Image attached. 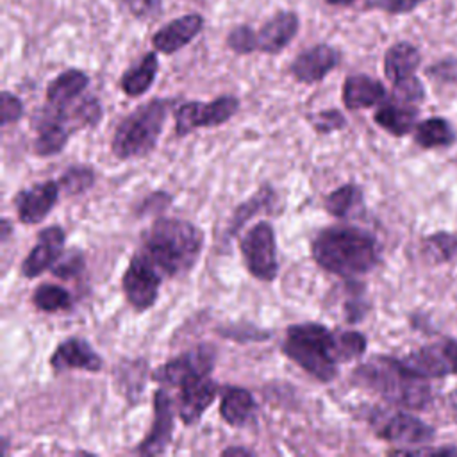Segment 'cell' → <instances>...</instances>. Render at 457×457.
<instances>
[{"mask_svg":"<svg viewBox=\"0 0 457 457\" xmlns=\"http://www.w3.org/2000/svg\"><path fill=\"white\" fill-rule=\"evenodd\" d=\"M255 412V400L252 393L245 387L228 386L221 393L220 416L230 427H245Z\"/></svg>","mask_w":457,"mask_h":457,"instance_id":"603a6c76","label":"cell"},{"mask_svg":"<svg viewBox=\"0 0 457 457\" xmlns=\"http://www.w3.org/2000/svg\"><path fill=\"white\" fill-rule=\"evenodd\" d=\"M393 96L396 102L400 104H412L423 98V86L420 84V80L412 75L409 79H403L400 82L395 84L393 89Z\"/></svg>","mask_w":457,"mask_h":457,"instance_id":"8d00e7d4","label":"cell"},{"mask_svg":"<svg viewBox=\"0 0 457 457\" xmlns=\"http://www.w3.org/2000/svg\"><path fill=\"white\" fill-rule=\"evenodd\" d=\"M50 366L61 373L66 370H84L96 373L104 368V359L93 350V346L80 337H68L57 345L50 355Z\"/></svg>","mask_w":457,"mask_h":457,"instance_id":"2e32d148","label":"cell"},{"mask_svg":"<svg viewBox=\"0 0 457 457\" xmlns=\"http://www.w3.org/2000/svg\"><path fill=\"white\" fill-rule=\"evenodd\" d=\"M171 102L166 98H152L136 107L116 127L111 150L121 159H139L154 152L162 134Z\"/></svg>","mask_w":457,"mask_h":457,"instance_id":"5b68a950","label":"cell"},{"mask_svg":"<svg viewBox=\"0 0 457 457\" xmlns=\"http://www.w3.org/2000/svg\"><path fill=\"white\" fill-rule=\"evenodd\" d=\"M327 4H330V5H350V4H353L355 0H325Z\"/></svg>","mask_w":457,"mask_h":457,"instance_id":"f6af8a7d","label":"cell"},{"mask_svg":"<svg viewBox=\"0 0 457 457\" xmlns=\"http://www.w3.org/2000/svg\"><path fill=\"white\" fill-rule=\"evenodd\" d=\"M173 202V196L166 191H154L148 196H145L141 200V204L137 205L136 212L139 216H148V214H159L162 212L170 204Z\"/></svg>","mask_w":457,"mask_h":457,"instance_id":"f35d334b","label":"cell"},{"mask_svg":"<svg viewBox=\"0 0 457 457\" xmlns=\"http://www.w3.org/2000/svg\"><path fill=\"white\" fill-rule=\"evenodd\" d=\"M162 278L164 277L154 261L139 248L121 277V289L129 305L139 312L154 307Z\"/></svg>","mask_w":457,"mask_h":457,"instance_id":"52a82bcc","label":"cell"},{"mask_svg":"<svg viewBox=\"0 0 457 457\" xmlns=\"http://www.w3.org/2000/svg\"><path fill=\"white\" fill-rule=\"evenodd\" d=\"M418 64H420L418 48L405 41L395 43L393 46L387 48L384 55V73L393 84L412 77Z\"/></svg>","mask_w":457,"mask_h":457,"instance_id":"d4e9b609","label":"cell"},{"mask_svg":"<svg viewBox=\"0 0 457 457\" xmlns=\"http://www.w3.org/2000/svg\"><path fill=\"white\" fill-rule=\"evenodd\" d=\"M96 173L91 166L86 164H75L64 170V173L59 179L61 191L68 196H77L86 193L95 184Z\"/></svg>","mask_w":457,"mask_h":457,"instance_id":"4dcf8cb0","label":"cell"},{"mask_svg":"<svg viewBox=\"0 0 457 457\" xmlns=\"http://www.w3.org/2000/svg\"><path fill=\"white\" fill-rule=\"evenodd\" d=\"M277 202H278V196H277L275 189L270 184H264L262 187H259V191H255L250 198H246L234 209L230 221L227 225L225 236L228 239L234 237L255 214L271 212L273 207L277 205Z\"/></svg>","mask_w":457,"mask_h":457,"instance_id":"7402d4cb","label":"cell"},{"mask_svg":"<svg viewBox=\"0 0 457 457\" xmlns=\"http://www.w3.org/2000/svg\"><path fill=\"white\" fill-rule=\"evenodd\" d=\"M239 111L234 95H221L211 102H184L175 109V134L184 137L196 129L220 127Z\"/></svg>","mask_w":457,"mask_h":457,"instance_id":"ba28073f","label":"cell"},{"mask_svg":"<svg viewBox=\"0 0 457 457\" xmlns=\"http://www.w3.org/2000/svg\"><path fill=\"white\" fill-rule=\"evenodd\" d=\"M371 425L378 437L396 445H423L432 441L434 428L407 412H375Z\"/></svg>","mask_w":457,"mask_h":457,"instance_id":"30bf717a","label":"cell"},{"mask_svg":"<svg viewBox=\"0 0 457 457\" xmlns=\"http://www.w3.org/2000/svg\"><path fill=\"white\" fill-rule=\"evenodd\" d=\"M425 0H370L368 7L370 9H380L391 14H402L416 9L420 4Z\"/></svg>","mask_w":457,"mask_h":457,"instance_id":"ab89813d","label":"cell"},{"mask_svg":"<svg viewBox=\"0 0 457 457\" xmlns=\"http://www.w3.org/2000/svg\"><path fill=\"white\" fill-rule=\"evenodd\" d=\"M175 427V412L173 402L166 389H157L154 393V421L150 432L143 437V441L134 450L141 455H161L166 452L173 439Z\"/></svg>","mask_w":457,"mask_h":457,"instance_id":"7c38bea8","label":"cell"},{"mask_svg":"<svg viewBox=\"0 0 457 457\" xmlns=\"http://www.w3.org/2000/svg\"><path fill=\"white\" fill-rule=\"evenodd\" d=\"M36 137L32 143V152L37 157H52L68 145L73 130L61 120H57L48 109H43L41 114L34 118Z\"/></svg>","mask_w":457,"mask_h":457,"instance_id":"ffe728a7","label":"cell"},{"mask_svg":"<svg viewBox=\"0 0 457 457\" xmlns=\"http://www.w3.org/2000/svg\"><path fill=\"white\" fill-rule=\"evenodd\" d=\"M86 266V259L82 255V252L79 250H68V252H62V255L57 259V262L52 266V273L59 278H73L77 275L82 273Z\"/></svg>","mask_w":457,"mask_h":457,"instance_id":"e575fe53","label":"cell"},{"mask_svg":"<svg viewBox=\"0 0 457 457\" xmlns=\"http://www.w3.org/2000/svg\"><path fill=\"white\" fill-rule=\"evenodd\" d=\"M32 305L41 312H59L71 307L68 289L55 284H39L32 293Z\"/></svg>","mask_w":457,"mask_h":457,"instance_id":"f1b7e54d","label":"cell"},{"mask_svg":"<svg viewBox=\"0 0 457 457\" xmlns=\"http://www.w3.org/2000/svg\"><path fill=\"white\" fill-rule=\"evenodd\" d=\"M0 111H2V121L0 125L5 129L11 123H16L23 116V104L21 100L12 95L11 91H2L0 96Z\"/></svg>","mask_w":457,"mask_h":457,"instance_id":"74e56055","label":"cell"},{"mask_svg":"<svg viewBox=\"0 0 457 457\" xmlns=\"http://www.w3.org/2000/svg\"><path fill=\"white\" fill-rule=\"evenodd\" d=\"M386 96V89L380 80L370 75H350L343 84V104L350 111L368 109L377 105Z\"/></svg>","mask_w":457,"mask_h":457,"instance_id":"44dd1931","label":"cell"},{"mask_svg":"<svg viewBox=\"0 0 457 457\" xmlns=\"http://www.w3.org/2000/svg\"><path fill=\"white\" fill-rule=\"evenodd\" d=\"M89 86V77L77 68L64 70L46 86V100L50 105H68L75 102Z\"/></svg>","mask_w":457,"mask_h":457,"instance_id":"cb8c5ba5","label":"cell"},{"mask_svg":"<svg viewBox=\"0 0 457 457\" xmlns=\"http://www.w3.org/2000/svg\"><path fill=\"white\" fill-rule=\"evenodd\" d=\"M411 371L428 378L457 373V341L445 339L430 343L400 359Z\"/></svg>","mask_w":457,"mask_h":457,"instance_id":"8fae6325","label":"cell"},{"mask_svg":"<svg viewBox=\"0 0 457 457\" xmlns=\"http://www.w3.org/2000/svg\"><path fill=\"white\" fill-rule=\"evenodd\" d=\"M309 123L312 125V129L316 132L328 134V132H336V130L345 129L346 127V118L337 109H325V111H318L314 114H309Z\"/></svg>","mask_w":457,"mask_h":457,"instance_id":"d590c367","label":"cell"},{"mask_svg":"<svg viewBox=\"0 0 457 457\" xmlns=\"http://www.w3.org/2000/svg\"><path fill=\"white\" fill-rule=\"evenodd\" d=\"M366 352V337L357 330H334V355L337 362H348Z\"/></svg>","mask_w":457,"mask_h":457,"instance_id":"1f68e13d","label":"cell"},{"mask_svg":"<svg viewBox=\"0 0 457 457\" xmlns=\"http://www.w3.org/2000/svg\"><path fill=\"white\" fill-rule=\"evenodd\" d=\"M216 348L211 343L196 345L152 371V380L161 386L180 387L186 382L207 377L216 364Z\"/></svg>","mask_w":457,"mask_h":457,"instance_id":"9c48e42d","label":"cell"},{"mask_svg":"<svg viewBox=\"0 0 457 457\" xmlns=\"http://www.w3.org/2000/svg\"><path fill=\"white\" fill-rule=\"evenodd\" d=\"M202 29H204V16L196 12L184 14L166 23L164 27H161L154 34L152 45L157 52L170 55L179 52L186 45H189L202 32Z\"/></svg>","mask_w":457,"mask_h":457,"instance_id":"ac0fdd59","label":"cell"},{"mask_svg":"<svg viewBox=\"0 0 457 457\" xmlns=\"http://www.w3.org/2000/svg\"><path fill=\"white\" fill-rule=\"evenodd\" d=\"M352 380L371 389L384 400L407 409H423L430 402V386L425 377L411 371L402 361L377 355L357 366Z\"/></svg>","mask_w":457,"mask_h":457,"instance_id":"3957f363","label":"cell"},{"mask_svg":"<svg viewBox=\"0 0 457 457\" xmlns=\"http://www.w3.org/2000/svg\"><path fill=\"white\" fill-rule=\"evenodd\" d=\"M282 352L320 382H332L337 377L339 362L334 355V330H328L321 323L289 325Z\"/></svg>","mask_w":457,"mask_h":457,"instance_id":"277c9868","label":"cell"},{"mask_svg":"<svg viewBox=\"0 0 457 457\" xmlns=\"http://www.w3.org/2000/svg\"><path fill=\"white\" fill-rule=\"evenodd\" d=\"M218 395V384L209 375L193 378L180 386L179 418L184 425H195L211 407Z\"/></svg>","mask_w":457,"mask_h":457,"instance_id":"e0dca14e","label":"cell"},{"mask_svg":"<svg viewBox=\"0 0 457 457\" xmlns=\"http://www.w3.org/2000/svg\"><path fill=\"white\" fill-rule=\"evenodd\" d=\"M414 139L423 148L446 146L453 141V132L450 125L441 118H428L421 121L414 130Z\"/></svg>","mask_w":457,"mask_h":457,"instance_id":"f546056e","label":"cell"},{"mask_svg":"<svg viewBox=\"0 0 457 457\" xmlns=\"http://www.w3.org/2000/svg\"><path fill=\"white\" fill-rule=\"evenodd\" d=\"M227 45L236 54H252L257 50V32L248 25H237L228 32Z\"/></svg>","mask_w":457,"mask_h":457,"instance_id":"836d02e7","label":"cell"},{"mask_svg":"<svg viewBox=\"0 0 457 457\" xmlns=\"http://www.w3.org/2000/svg\"><path fill=\"white\" fill-rule=\"evenodd\" d=\"M311 255L325 271L350 278L377 266L378 246L368 230L352 225H332L312 237Z\"/></svg>","mask_w":457,"mask_h":457,"instance_id":"6da1fadb","label":"cell"},{"mask_svg":"<svg viewBox=\"0 0 457 457\" xmlns=\"http://www.w3.org/2000/svg\"><path fill=\"white\" fill-rule=\"evenodd\" d=\"M373 120L389 134L405 136L414 129L416 109L411 107L409 104H400V102L386 104L375 112Z\"/></svg>","mask_w":457,"mask_h":457,"instance_id":"4316f807","label":"cell"},{"mask_svg":"<svg viewBox=\"0 0 457 457\" xmlns=\"http://www.w3.org/2000/svg\"><path fill=\"white\" fill-rule=\"evenodd\" d=\"M300 20L293 11L275 12L257 32V50L264 54H280L296 36Z\"/></svg>","mask_w":457,"mask_h":457,"instance_id":"d6986e66","label":"cell"},{"mask_svg":"<svg viewBox=\"0 0 457 457\" xmlns=\"http://www.w3.org/2000/svg\"><path fill=\"white\" fill-rule=\"evenodd\" d=\"M337 64H339V52L330 45L320 43L300 52L293 59L289 66V73L296 82L316 84L323 80Z\"/></svg>","mask_w":457,"mask_h":457,"instance_id":"9a60e30c","label":"cell"},{"mask_svg":"<svg viewBox=\"0 0 457 457\" xmlns=\"http://www.w3.org/2000/svg\"><path fill=\"white\" fill-rule=\"evenodd\" d=\"M221 455H228V457L230 455H252V452L243 446H228V448L221 450Z\"/></svg>","mask_w":457,"mask_h":457,"instance_id":"7bdbcfd3","label":"cell"},{"mask_svg":"<svg viewBox=\"0 0 457 457\" xmlns=\"http://www.w3.org/2000/svg\"><path fill=\"white\" fill-rule=\"evenodd\" d=\"M12 228H11V221L7 218H2V243H5L11 236Z\"/></svg>","mask_w":457,"mask_h":457,"instance_id":"ee69618b","label":"cell"},{"mask_svg":"<svg viewBox=\"0 0 457 457\" xmlns=\"http://www.w3.org/2000/svg\"><path fill=\"white\" fill-rule=\"evenodd\" d=\"M204 248V232L187 220L157 218L143 234L141 250L154 261L162 277L191 271Z\"/></svg>","mask_w":457,"mask_h":457,"instance_id":"7a4b0ae2","label":"cell"},{"mask_svg":"<svg viewBox=\"0 0 457 457\" xmlns=\"http://www.w3.org/2000/svg\"><path fill=\"white\" fill-rule=\"evenodd\" d=\"M325 211L336 218H346L362 207V189L359 184L348 182L325 196Z\"/></svg>","mask_w":457,"mask_h":457,"instance_id":"83f0119b","label":"cell"},{"mask_svg":"<svg viewBox=\"0 0 457 457\" xmlns=\"http://www.w3.org/2000/svg\"><path fill=\"white\" fill-rule=\"evenodd\" d=\"M159 71V59L155 52H148L136 66L129 68L121 79H120V87L121 91L130 96V98H137L143 93H146L150 89V86L154 84L155 77Z\"/></svg>","mask_w":457,"mask_h":457,"instance_id":"484cf974","label":"cell"},{"mask_svg":"<svg viewBox=\"0 0 457 457\" xmlns=\"http://www.w3.org/2000/svg\"><path fill=\"white\" fill-rule=\"evenodd\" d=\"M123 2L136 18H148L152 14H157L161 9V0H123Z\"/></svg>","mask_w":457,"mask_h":457,"instance_id":"60d3db41","label":"cell"},{"mask_svg":"<svg viewBox=\"0 0 457 457\" xmlns=\"http://www.w3.org/2000/svg\"><path fill=\"white\" fill-rule=\"evenodd\" d=\"M453 246H455V253H457V236H453Z\"/></svg>","mask_w":457,"mask_h":457,"instance_id":"bcb514c9","label":"cell"},{"mask_svg":"<svg viewBox=\"0 0 457 457\" xmlns=\"http://www.w3.org/2000/svg\"><path fill=\"white\" fill-rule=\"evenodd\" d=\"M59 193H61L59 180H45V182L34 184L32 187L18 191L12 198L18 220L23 225L41 223L55 207Z\"/></svg>","mask_w":457,"mask_h":457,"instance_id":"4fadbf2b","label":"cell"},{"mask_svg":"<svg viewBox=\"0 0 457 457\" xmlns=\"http://www.w3.org/2000/svg\"><path fill=\"white\" fill-rule=\"evenodd\" d=\"M432 75H437L445 80H457V61H445L439 62L437 66L430 68Z\"/></svg>","mask_w":457,"mask_h":457,"instance_id":"b9f144b4","label":"cell"},{"mask_svg":"<svg viewBox=\"0 0 457 457\" xmlns=\"http://www.w3.org/2000/svg\"><path fill=\"white\" fill-rule=\"evenodd\" d=\"M66 234L62 227L50 225L37 234V241L21 262V275L25 278H36L48 268H52L64 252Z\"/></svg>","mask_w":457,"mask_h":457,"instance_id":"5bb4252c","label":"cell"},{"mask_svg":"<svg viewBox=\"0 0 457 457\" xmlns=\"http://www.w3.org/2000/svg\"><path fill=\"white\" fill-rule=\"evenodd\" d=\"M216 332L225 337V339H232L236 343H248V341H266L271 337V330L255 327L252 323L246 321H239V323H228V325H221L216 328Z\"/></svg>","mask_w":457,"mask_h":457,"instance_id":"d6a6232c","label":"cell"},{"mask_svg":"<svg viewBox=\"0 0 457 457\" xmlns=\"http://www.w3.org/2000/svg\"><path fill=\"white\" fill-rule=\"evenodd\" d=\"M245 268L261 282H273L278 275L277 237L270 221H257L239 243Z\"/></svg>","mask_w":457,"mask_h":457,"instance_id":"8992f818","label":"cell"}]
</instances>
